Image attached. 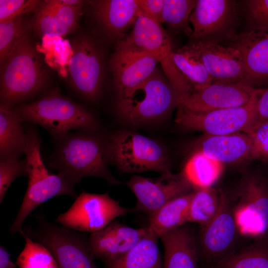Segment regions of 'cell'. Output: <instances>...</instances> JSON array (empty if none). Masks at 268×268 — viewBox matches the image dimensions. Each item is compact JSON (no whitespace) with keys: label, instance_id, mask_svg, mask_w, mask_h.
<instances>
[{"label":"cell","instance_id":"1","mask_svg":"<svg viewBox=\"0 0 268 268\" xmlns=\"http://www.w3.org/2000/svg\"><path fill=\"white\" fill-rule=\"evenodd\" d=\"M93 132H70L57 139L51 167L75 185L88 177L100 178L111 185L121 184L108 169L106 141Z\"/></svg>","mask_w":268,"mask_h":268},{"label":"cell","instance_id":"2","mask_svg":"<svg viewBox=\"0 0 268 268\" xmlns=\"http://www.w3.org/2000/svg\"><path fill=\"white\" fill-rule=\"evenodd\" d=\"M0 103L11 106L27 101L45 87L47 74L30 40L27 27L0 67Z\"/></svg>","mask_w":268,"mask_h":268},{"label":"cell","instance_id":"3","mask_svg":"<svg viewBox=\"0 0 268 268\" xmlns=\"http://www.w3.org/2000/svg\"><path fill=\"white\" fill-rule=\"evenodd\" d=\"M26 156L28 186L18 213L9 228L11 235L24 233L22 225L26 218L38 206L49 200L61 195L77 196L75 184L64 175L50 173L42 160L41 140L33 128L27 130Z\"/></svg>","mask_w":268,"mask_h":268},{"label":"cell","instance_id":"4","mask_svg":"<svg viewBox=\"0 0 268 268\" xmlns=\"http://www.w3.org/2000/svg\"><path fill=\"white\" fill-rule=\"evenodd\" d=\"M18 109L23 121L40 125L56 139L74 130L95 131L99 127L90 112L58 89Z\"/></svg>","mask_w":268,"mask_h":268},{"label":"cell","instance_id":"5","mask_svg":"<svg viewBox=\"0 0 268 268\" xmlns=\"http://www.w3.org/2000/svg\"><path fill=\"white\" fill-rule=\"evenodd\" d=\"M178 106L173 87L157 68L145 80L117 98L116 109L126 121L135 125L158 119Z\"/></svg>","mask_w":268,"mask_h":268},{"label":"cell","instance_id":"6","mask_svg":"<svg viewBox=\"0 0 268 268\" xmlns=\"http://www.w3.org/2000/svg\"><path fill=\"white\" fill-rule=\"evenodd\" d=\"M106 146L109 161L123 173H171L164 148L143 135L131 131L119 132L109 137Z\"/></svg>","mask_w":268,"mask_h":268},{"label":"cell","instance_id":"7","mask_svg":"<svg viewBox=\"0 0 268 268\" xmlns=\"http://www.w3.org/2000/svg\"><path fill=\"white\" fill-rule=\"evenodd\" d=\"M36 219V227L24 232L49 250L59 268H98L84 235L53 224L42 214Z\"/></svg>","mask_w":268,"mask_h":268},{"label":"cell","instance_id":"8","mask_svg":"<svg viewBox=\"0 0 268 268\" xmlns=\"http://www.w3.org/2000/svg\"><path fill=\"white\" fill-rule=\"evenodd\" d=\"M261 90L258 88L250 102L240 107L205 112H190L178 107L175 122L186 129L202 132L208 135L248 134L255 125Z\"/></svg>","mask_w":268,"mask_h":268},{"label":"cell","instance_id":"9","mask_svg":"<svg viewBox=\"0 0 268 268\" xmlns=\"http://www.w3.org/2000/svg\"><path fill=\"white\" fill-rule=\"evenodd\" d=\"M131 210L121 206L119 201L112 199L108 193L97 194L82 190L71 207L61 213L56 221L75 231L92 233Z\"/></svg>","mask_w":268,"mask_h":268},{"label":"cell","instance_id":"10","mask_svg":"<svg viewBox=\"0 0 268 268\" xmlns=\"http://www.w3.org/2000/svg\"><path fill=\"white\" fill-rule=\"evenodd\" d=\"M233 214L238 233L261 238L268 233V184L257 176L244 178L240 184Z\"/></svg>","mask_w":268,"mask_h":268},{"label":"cell","instance_id":"11","mask_svg":"<svg viewBox=\"0 0 268 268\" xmlns=\"http://www.w3.org/2000/svg\"><path fill=\"white\" fill-rule=\"evenodd\" d=\"M71 48L68 65L71 85L84 98L94 100L100 93L103 78V53L94 40L84 34L73 39Z\"/></svg>","mask_w":268,"mask_h":268},{"label":"cell","instance_id":"12","mask_svg":"<svg viewBox=\"0 0 268 268\" xmlns=\"http://www.w3.org/2000/svg\"><path fill=\"white\" fill-rule=\"evenodd\" d=\"M176 94L178 103L192 92L212 83L202 58L191 44L172 51L160 62Z\"/></svg>","mask_w":268,"mask_h":268},{"label":"cell","instance_id":"13","mask_svg":"<svg viewBox=\"0 0 268 268\" xmlns=\"http://www.w3.org/2000/svg\"><path fill=\"white\" fill-rule=\"evenodd\" d=\"M125 184L136 199L132 210L148 214L174 199L192 192V187L183 173L163 174L155 178L133 175Z\"/></svg>","mask_w":268,"mask_h":268},{"label":"cell","instance_id":"14","mask_svg":"<svg viewBox=\"0 0 268 268\" xmlns=\"http://www.w3.org/2000/svg\"><path fill=\"white\" fill-rule=\"evenodd\" d=\"M235 1L229 0H198L189 21L193 27V41L211 40L219 42L222 38L235 40L232 30L236 18Z\"/></svg>","mask_w":268,"mask_h":268},{"label":"cell","instance_id":"15","mask_svg":"<svg viewBox=\"0 0 268 268\" xmlns=\"http://www.w3.org/2000/svg\"><path fill=\"white\" fill-rule=\"evenodd\" d=\"M257 89L243 82L212 83L194 91L177 106L193 112L240 107L248 104Z\"/></svg>","mask_w":268,"mask_h":268},{"label":"cell","instance_id":"16","mask_svg":"<svg viewBox=\"0 0 268 268\" xmlns=\"http://www.w3.org/2000/svg\"><path fill=\"white\" fill-rule=\"evenodd\" d=\"M201 228L200 243L206 260L215 263L231 254L230 250L238 231L233 206L223 193L217 213Z\"/></svg>","mask_w":268,"mask_h":268},{"label":"cell","instance_id":"17","mask_svg":"<svg viewBox=\"0 0 268 268\" xmlns=\"http://www.w3.org/2000/svg\"><path fill=\"white\" fill-rule=\"evenodd\" d=\"M159 61L155 57L135 51L118 42L110 60V67L117 98L148 78L157 68Z\"/></svg>","mask_w":268,"mask_h":268},{"label":"cell","instance_id":"18","mask_svg":"<svg viewBox=\"0 0 268 268\" xmlns=\"http://www.w3.org/2000/svg\"><path fill=\"white\" fill-rule=\"evenodd\" d=\"M191 44L200 54L212 83L243 82V60L238 50L215 41H193Z\"/></svg>","mask_w":268,"mask_h":268},{"label":"cell","instance_id":"19","mask_svg":"<svg viewBox=\"0 0 268 268\" xmlns=\"http://www.w3.org/2000/svg\"><path fill=\"white\" fill-rule=\"evenodd\" d=\"M232 47L241 54L243 82L252 87L268 84V33L255 30L238 35Z\"/></svg>","mask_w":268,"mask_h":268},{"label":"cell","instance_id":"20","mask_svg":"<svg viewBox=\"0 0 268 268\" xmlns=\"http://www.w3.org/2000/svg\"><path fill=\"white\" fill-rule=\"evenodd\" d=\"M147 227L134 228L113 220L91 233L89 247L94 259L103 262L118 258L131 249L144 236Z\"/></svg>","mask_w":268,"mask_h":268},{"label":"cell","instance_id":"21","mask_svg":"<svg viewBox=\"0 0 268 268\" xmlns=\"http://www.w3.org/2000/svg\"><path fill=\"white\" fill-rule=\"evenodd\" d=\"M116 42L135 51L152 55L160 62L172 51L170 38L161 24L140 11L130 33Z\"/></svg>","mask_w":268,"mask_h":268},{"label":"cell","instance_id":"22","mask_svg":"<svg viewBox=\"0 0 268 268\" xmlns=\"http://www.w3.org/2000/svg\"><path fill=\"white\" fill-rule=\"evenodd\" d=\"M82 7L67 5L63 0H43L35 12L32 28L41 36L65 37L77 28Z\"/></svg>","mask_w":268,"mask_h":268},{"label":"cell","instance_id":"23","mask_svg":"<svg viewBox=\"0 0 268 268\" xmlns=\"http://www.w3.org/2000/svg\"><path fill=\"white\" fill-rule=\"evenodd\" d=\"M137 0H100L95 2V17L105 34L116 41L126 36L139 13Z\"/></svg>","mask_w":268,"mask_h":268},{"label":"cell","instance_id":"24","mask_svg":"<svg viewBox=\"0 0 268 268\" xmlns=\"http://www.w3.org/2000/svg\"><path fill=\"white\" fill-rule=\"evenodd\" d=\"M163 268H197L198 251L192 231L184 225L162 235Z\"/></svg>","mask_w":268,"mask_h":268},{"label":"cell","instance_id":"25","mask_svg":"<svg viewBox=\"0 0 268 268\" xmlns=\"http://www.w3.org/2000/svg\"><path fill=\"white\" fill-rule=\"evenodd\" d=\"M198 150L222 164L253 158L251 140L244 133L208 135L202 140Z\"/></svg>","mask_w":268,"mask_h":268},{"label":"cell","instance_id":"26","mask_svg":"<svg viewBox=\"0 0 268 268\" xmlns=\"http://www.w3.org/2000/svg\"><path fill=\"white\" fill-rule=\"evenodd\" d=\"M159 238L147 226L144 236L123 255L104 262L105 268H163Z\"/></svg>","mask_w":268,"mask_h":268},{"label":"cell","instance_id":"27","mask_svg":"<svg viewBox=\"0 0 268 268\" xmlns=\"http://www.w3.org/2000/svg\"><path fill=\"white\" fill-rule=\"evenodd\" d=\"M18 109L5 103L0 104V159L19 157L24 153L26 131Z\"/></svg>","mask_w":268,"mask_h":268},{"label":"cell","instance_id":"28","mask_svg":"<svg viewBox=\"0 0 268 268\" xmlns=\"http://www.w3.org/2000/svg\"><path fill=\"white\" fill-rule=\"evenodd\" d=\"M193 192L175 198L149 214L148 227L159 238L188 222V210Z\"/></svg>","mask_w":268,"mask_h":268},{"label":"cell","instance_id":"29","mask_svg":"<svg viewBox=\"0 0 268 268\" xmlns=\"http://www.w3.org/2000/svg\"><path fill=\"white\" fill-rule=\"evenodd\" d=\"M223 165L197 150L186 163L183 174L197 189L210 187L220 177Z\"/></svg>","mask_w":268,"mask_h":268},{"label":"cell","instance_id":"30","mask_svg":"<svg viewBox=\"0 0 268 268\" xmlns=\"http://www.w3.org/2000/svg\"><path fill=\"white\" fill-rule=\"evenodd\" d=\"M222 193L212 187L197 189L193 192L190 203L188 222H195L202 227L217 213L221 202Z\"/></svg>","mask_w":268,"mask_h":268},{"label":"cell","instance_id":"31","mask_svg":"<svg viewBox=\"0 0 268 268\" xmlns=\"http://www.w3.org/2000/svg\"><path fill=\"white\" fill-rule=\"evenodd\" d=\"M212 268H268V244L245 248L215 263Z\"/></svg>","mask_w":268,"mask_h":268},{"label":"cell","instance_id":"32","mask_svg":"<svg viewBox=\"0 0 268 268\" xmlns=\"http://www.w3.org/2000/svg\"><path fill=\"white\" fill-rule=\"evenodd\" d=\"M196 0H165L163 9V23L173 30L182 32L190 38L193 34L189 17L193 11Z\"/></svg>","mask_w":268,"mask_h":268},{"label":"cell","instance_id":"33","mask_svg":"<svg viewBox=\"0 0 268 268\" xmlns=\"http://www.w3.org/2000/svg\"><path fill=\"white\" fill-rule=\"evenodd\" d=\"M22 236L25 246L16 262L19 268H59L53 255L45 246L33 241L24 231Z\"/></svg>","mask_w":268,"mask_h":268},{"label":"cell","instance_id":"34","mask_svg":"<svg viewBox=\"0 0 268 268\" xmlns=\"http://www.w3.org/2000/svg\"><path fill=\"white\" fill-rule=\"evenodd\" d=\"M27 28L21 16L0 23V65L10 54L18 37Z\"/></svg>","mask_w":268,"mask_h":268},{"label":"cell","instance_id":"35","mask_svg":"<svg viewBox=\"0 0 268 268\" xmlns=\"http://www.w3.org/2000/svg\"><path fill=\"white\" fill-rule=\"evenodd\" d=\"M21 176H27L25 160L17 156L0 159V203L11 184Z\"/></svg>","mask_w":268,"mask_h":268},{"label":"cell","instance_id":"36","mask_svg":"<svg viewBox=\"0 0 268 268\" xmlns=\"http://www.w3.org/2000/svg\"><path fill=\"white\" fill-rule=\"evenodd\" d=\"M249 30L268 33V0L245 1Z\"/></svg>","mask_w":268,"mask_h":268},{"label":"cell","instance_id":"37","mask_svg":"<svg viewBox=\"0 0 268 268\" xmlns=\"http://www.w3.org/2000/svg\"><path fill=\"white\" fill-rule=\"evenodd\" d=\"M42 2L39 0H0V23L36 12Z\"/></svg>","mask_w":268,"mask_h":268},{"label":"cell","instance_id":"38","mask_svg":"<svg viewBox=\"0 0 268 268\" xmlns=\"http://www.w3.org/2000/svg\"><path fill=\"white\" fill-rule=\"evenodd\" d=\"M247 134L252 142L253 158L268 159V121L257 125Z\"/></svg>","mask_w":268,"mask_h":268},{"label":"cell","instance_id":"39","mask_svg":"<svg viewBox=\"0 0 268 268\" xmlns=\"http://www.w3.org/2000/svg\"><path fill=\"white\" fill-rule=\"evenodd\" d=\"M137 2L141 13L160 24L163 23L165 0H137Z\"/></svg>","mask_w":268,"mask_h":268},{"label":"cell","instance_id":"40","mask_svg":"<svg viewBox=\"0 0 268 268\" xmlns=\"http://www.w3.org/2000/svg\"><path fill=\"white\" fill-rule=\"evenodd\" d=\"M268 121V87L265 89H261L256 104V118L255 126Z\"/></svg>","mask_w":268,"mask_h":268},{"label":"cell","instance_id":"41","mask_svg":"<svg viewBox=\"0 0 268 268\" xmlns=\"http://www.w3.org/2000/svg\"><path fill=\"white\" fill-rule=\"evenodd\" d=\"M16 264L10 259V256L7 250L2 245L0 246V268H16Z\"/></svg>","mask_w":268,"mask_h":268}]
</instances>
